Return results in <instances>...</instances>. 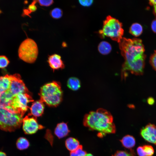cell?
Returning <instances> with one entry per match:
<instances>
[{"label": "cell", "instance_id": "6da1fadb", "mask_svg": "<svg viewBox=\"0 0 156 156\" xmlns=\"http://www.w3.org/2000/svg\"><path fill=\"white\" fill-rule=\"evenodd\" d=\"M121 54L125 61L121 70L122 79L127 76V72L136 75L143 73L146 56L142 41L139 39L122 38L119 42Z\"/></svg>", "mask_w": 156, "mask_h": 156}, {"label": "cell", "instance_id": "7a4b0ae2", "mask_svg": "<svg viewBox=\"0 0 156 156\" xmlns=\"http://www.w3.org/2000/svg\"><path fill=\"white\" fill-rule=\"evenodd\" d=\"M83 123L89 129L97 132L98 136L100 138L107 134L115 133L116 131L112 115L103 109H99L86 114L84 116Z\"/></svg>", "mask_w": 156, "mask_h": 156}, {"label": "cell", "instance_id": "3957f363", "mask_svg": "<svg viewBox=\"0 0 156 156\" xmlns=\"http://www.w3.org/2000/svg\"><path fill=\"white\" fill-rule=\"evenodd\" d=\"M40 100L49 106L56 107L61 102L62 91L59 83L55 81L47 83L40 88Z\"/></svg>", "mask_w": 156, "mask_h": 156}, {"label": "cell", "instance_id": "277c9868", "mask_svg": "<svg viewBox=\"0 0 156 156\" xmlns=\"http://www.w3.org/2000/svg\"><path fill=\"white\" fill-rule=\"evenodd\" d=\"M99 33L103 38L109 37L119 43L124 33L122 23L117 19L108 16L103 21V27L99 31Z\"/></svg>", "mask_w": 156, "mask_h": 156}, {"label": "cell", "instance_id": "5b68a950", "mask_svg": "<svg viewBox=\"0 0 156 156\" xmlns=\"http://www.w3.org/2000/svg\"><path fill=\"white\" fill-rule=\"evenodd\" d=\"M23 117L19 113L0 108V129L9 131L15 130L21 126Z\"/></svg>", "mask_w": 156, "mask_h": 156}, {"label": "cell", "instance_id": "8992f818", "mask_svg": "<svg viewBox=\"0 0 156 156\" xmlns=\"http://www.w3.org/2000/svg\"><path fill=\"white\" fill-rule=\"evenodd\" d=\"M19 57L24 62L32 63L36 60L38 53L37 45L33 39L27 38L21 44L18 51Z\"/></svg>", "mask_w": 156, "mask_h": 156}, {"label": "cell", "instance_id": "52a82bcc", "mask_svg": "<svg viewBox=\"0 0 156 156\" xmlns=\"http://www.w3.org/2000/svg\"><path fill=\"white\" fill-rule=\"evenodd\" d=\"M34 101L31 95L28 93H20L13 97L12 107L16 113L23 116L29 108L28 103Z\"/></svg>", "mask_w": 156, "mask_h": 156}, {"label": "cell", "instance_id": "ba28073f", "mask_svg": "<svg viewBox=\"0 0 156 156\" xmlns=\"http://www.w3.org/2000/svg\"><path fill=\"white\" fill-rule=\"evenodd\" d=\"M10 77L11 83L9 90L14 96L20 93H29L27 88L19 74L10 75Z\"/></svg>", "mask_w": 156, "mask_h": 156}, {"label": "cell", "instance_id": "9c48e42d", "mask_svg": "<svg viewBox=\"0 0 156 156\" xmlns=\"http://www.w3.org/2000/svg\"><path fill=\"white\" fill-rule=\"evenodd\" d=\"M23 129L24 133L27 134L36 133L39 129H43L44 127L38 123L36 117H29L26 116L23 118L22 122Z\"/></svg>", "mask_w": 156, "mask_h": 156}, {"label": "cell", "instance_id": "30bf717a", "mask_svg": "<svg viewBox=\"0 0 156 156\" xmlns=\"http://www.w3.org/2000/svg\"><path fill=\"white\" fill-rule=\"evenodd\" d=\"M141 137L146 141L156 145V126L149 123L140 130Z\"/></svg>", "mask_w": 156, "mask_h": 156}, {"label": "cell", "instance_id": "8fae6325", "mask_svg": "<svg viewBox=\"0 0 156 156\" xmlns=\"http://www.w3.org/2000/svg\"><path fill=\"white\" fill-rule=\"evenodd\" d=\"M14 96L9 90L4 92H0V108L16 112L12 107V103Z\"/></svg>", "mask_w": 156, "mask_h": 156}, {"label": "cell", "instance_id": "7c38bea8", "mask_svg": "<svg viewBox=\"0 0 156 156\" xmlns=\"http://www.w3.org/2000/svg\"><path fill=\"white\" fill-rule=\"evenodd\" d=\"M47 62L53 70L63 69L64 67L61 57L58 54H54L49 56Z\"/></svg>", "mask_w": 156, "mask_h": 156}, {"label": "cell", "instance_id": "4fadbf2b", "mask_svg": "<svg viewBox=\"0 0 156 156\" xmlns=\"http://www.w3.org/2000/svg\"><path fill=\"white\" fill-rule=\"evenodd\" d=\"M44 103L40 100L34 102L30 108L31 113L28 115H32L35 117H39L43 114L44 109Z\"/></svg>", "mask_w": 156, "mask_h": 156}, {"label": "cell", "instance_id": "5bb4252c", "mask_svg": "<svg viewBox=\"0 0 156 156\" xmlns=\"http://www.w3.org/2000/svg\"><path fill=\"white\" fill-rule=\"evenodd\" d=\"M70 132L67 125L64 122L58 124L54 131L55 135L59 138H64L68 135Z\"/></svg>", "mask_w": 156, "mask_h": 156}, {"label": "cell", "instance_id": "9a60e30c", "mask_svg": "<svg viewBox=\"0 0 156 156\" xmlns=\"http://www.w3.org/2000/svg\"><path fill=\"white\" fill-rule=\"evenodd\" d=\"M11 83L10 75H6L0 77V92L9 90Z\"/></svg>", "mask_w": 156, "mask_h": 156}, {"label": "cell", "instance_id": "2e32d148", "mask_svg": "<svg viewBox=\"0 0 156 156\" xmlns=\"http://www.w3.org/2000/svg\"><path fill=\"white\" fill-rule=\"evenodd\" d=\"M120 141L123 146L128 149H131L135 146V144L134 138L128 135L123 137Z\"/></svg>", "mask_w": 156, "mask_h": 156}, {"label": "cell", "instance_id": "e0dca14e", "mask_svg": "<svg viewBox=\"0 0 156 156\" xmlns=\"http://www.w3.org/2000/svg\"><path fill=\"white\" fill-rule=\"evenodd\" d=\"M65 145L67 148L71 152L78 148L80 146L79 141L76 139L70 137L65 141Z\"/></svg>", "mask_w": 156, "mask_h": 156}, {"label": "cell", "instance_id": "ac0fdd59", "mask_svg": "<svg viewBox=\"0 0 156 156\" xmlns=\"http://www.w3.org/2000/svg\"><path fill=\"white\" fill-rule=\"evenodd\" d=\"M67 85L71 90L76 91L78 90L81 86V83L79 80L77 78L72 77L70 78L67 82Z\"/></svg>", "mask_w": 156, "mask_h": 156}, {"label": "cell", "instance_id": "d6986e66", "mask_svg": "<svg viewBox=\"0 0 156 156\" xmlns=\"http://www.w3.org/2000/svg\"><path fill=\"white\" fill-rule=\"evenodd\" d=\"M98 49L99 52L101 54L107 55L111 51L112 47L108 42L106 41H102L99 44Z\"/></svg>", "mask_w": 156, "mask_h": 156}, {"label": "cell", "instance_id": "ffe728a7", "mask_svg": "<svg viewBox=\"0 0 156 156\" xmlns=\"http://www.w3.org/2000/svg\"><path fill=\"white\" fill-rule=\"evenodd\" d=\"M142 27L140 24L135 23L133 24L129 29V32L133 35L137 37L142 33Z\"/></svg>", "mask_w": 156, "mask_h": 156}, {"label": "cell", "instance_id": "44dd1931", "mask_svg": "<svg viewBox=\"0 0 156 156\" xmlns=\"http://www.w3.org/2000/svg\"><path fill=\"white\" fill-rule=\"evenodd\" d=\"M29 143L28 141L25 138L20 137L17 140L16 146L20 150H23L27 148L29 146Z\"/></svg>", "mask_w": 156, "mask_h": 156}, {"label": "cell", "instance_id": "7402d4cb", "mask_svg": "<svg viewBox=\"0 0 156 156\" xmlns=\"http://www.w3.org/2000/svg\"><path fill=\"white\" fill-rule=\"evenodd\" d=\"M63 11L60 8H55L51 10L50 14L51 16L55 19H58L62 16Z\"/></svg>", "mask_w": 156, "mask_h": 156}, {"label": "cell", "instance_id": "603a6c76", "mask_svg": "<svg viewBox=\"0 0 156 156\" xmlns=\"http://www.w3.org/2000/svg\"><path fill=\"white\" fill-rule=\"evenodd\" d=\"M37 2V1H33L29 5L27 9H25L23 10V14L24 15L29 16V14L32 12H35L37 9V8L35 5Z\"/></svg>", "mask_w": 156, "mask_h": 156}, {"label": "cell", "instance_id": "cb8c5ba5", "mask_svg": "<svg viewBox=\"0 0 156 156\" xmlns=\"http://www.w3.org/2000/svg\"><path fill=\"white\" fill-rule=\"evenodd\" d=\"M87 154L83 148L82 146L80 145L76 150L70 152V156H85Z\"/></svg>", "mask_w": 156, "mask_h": 156}, {"label": "cell", "instance_id": "d4e9b609", "mask_svg": "<svg viewBox=\"0 0 156 156\" xmlns=\"http://www.w3.org/2000/svg\"><path fill=\"white\" fill-rule=\"evenodd\" d=\"M142 147L146 156H152L153 155L154 150L151 146L144 145Z\"/></svg>", "mask_w": 156, "mask_h": 156}, {"label": "cell", "instance_id": "484cf974", "mask_svg": "<svg viewBox=\"0 0 156 156\" xmlns=\"http://www.w3.org/2000/svg\"><path fill=\"white\" fill-rule=\"evenodd\" d=\"M10 61L8 58L4 55H0V68H4L7 67Z\"/></svg>", "mask_w": 156, "mask_h": 156}, {"label": "cell", "instance_id": "4316f807", "mask_svg": "<svg viewBox=\"0 0 156 156\" xmlns=\"http://www.w3.org/2000/svg\"><path fill=\"white\" fill-rule=\"evenodd\" d=\"M112 156H135L133 152L129 153L123 151H117Z\"/></svg>", "mask_w": 156, "mask_h": 156}, {"label": "cell", "instance_id": "83f0119b", "mask_svg": "<svg viewBox=\"0 0 156 156\" xmlns=\"http://www.w3.org/2000/svg\"><path fill=\"white\" fill-rule=\"evenodd\" d=\"M37 1L40 5L46 7L49 6L54 3V1L53 0H37Z\"/></svg>", "mask_w": 156, "mask_h": 156}, {"label": "cell", "instance_id": "f1b7e54d", "mask_svg": "<svg viewBox=\"0 0 156 156\" xmlns=\"http://www.w3.org/2000/svg\"><path fill=\"white\" fill-rule=\"evenodd\" d=\"M150 62L153 68L156 70V50L151 56Z\"/></svg>", "mask_w": 156, "mask_h": 156}, {"label": "cell", "instance_id": "f546056e", "mask_svg": "<svg viewBox=\"0 0 156 156\" xmlns=\"http://www.w3.org/2000/svg\"><path fill=\"white\" fill-rule=\"evenodd\" d=\"M93 1L90 0H79V3L82 5L85 6H89L93 3Z\"/></svg>", "mask_w": 156, "mask_h": 156}, {"label": "cell", "instance_id": "4dcf8cb0", "mask_svg": "<svg viewBox=\"0 0 156 156\" xmlns=\"http://www.w3.org/2000/svg\"><path fill=\"white\" fill-rule=\"evenodd\" d=\"M137 152L139 156H146L142 146H139L137 148Z\"/></svg>", "mask_w": 156, "mask_h": 156}, {"label": "cell", "instance_id": "1f68e13d", "mask_svg": "<svg viewBox=\"0 0 156 156\" xmlns=\"http://www.w3.org/2000/svg\"><path fill=\"white\" fill-rule=\"evenodd\" d=\"M151 28L152 30L156 33V19L152 22L151 24Z\"/></svg>", "mask_w": 156, "mask_h": 156}, {"label": "cell", "instance_id": "d6a6232c", "mask_svg": "<svg viewBox=\"0 0 156 156\" xmlns=\"http://www.w3.org/2000/svg\"><path fill=\"white\" fill-rule=\"evenodd\" d=\"M149 3L150 5L153 6L156 5V0H151L149 1Z\"/></svg>", "mask_w": 156, "mask_h": 156}, {"label": "cell", "instance_id": "836d02e7", "mask_svg": "<svg viewBox=\"0 0 156 156\" xmlns=\"http://www.w3.org/2000/svg\"><path fill=\"white\" fill-rule=\"evenodd\" d=\"M0 156H6V155L4 152L0 151Z\"/></svg>", "mask_w": 156, "mask_h": 156}, {"label": "cell", "instance_id": "e575fe53", "mask_svg": "<svg viewBox=\"0 0 156 156\" xmlns=\"http://www.w3.org/2000/svg\"><path fill=\"white\" fill-rule=\"evenodd\" d=\"M85 156H93V155L90 153H87Z\"/></svg>", "mask_w": 156, "mask_h": 156}, {"label": "cell", "instance_id": "d590c367", "mask_svg": "<svg viewBox=\"0 0 156 156\" xmlns=\"http://www.w3.org/2000/svg\"><path fill=\"white\" fill-rule=\"evenodd\" d=\"M154 6V11L155 13L156 14V5H155Z\"/></svg>", "mask_w": 156, "mask_h": 156}]
</instances>
